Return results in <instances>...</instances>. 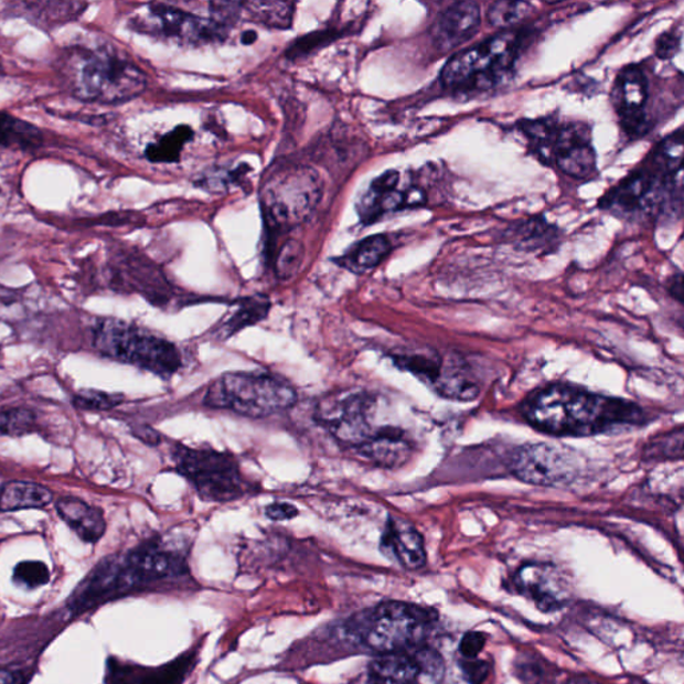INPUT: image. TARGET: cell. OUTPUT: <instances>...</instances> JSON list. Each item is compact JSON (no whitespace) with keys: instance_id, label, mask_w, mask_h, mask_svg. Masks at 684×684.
<instances>
[{"instance_id":"cell-8","label":"cell","mask_w":684,"mask_h":684,"mask_svg":"<svg viewBox=\"0 0 684 684\" xmlns=\"http://www.w3.org/2000/svg\"><path fill=\"white\" fill-rule=\"evenodd\" d=\"M432 620L426 608L384 601L353 620L352 631L364 649L378 655L395 654L420 648Z\"/></svg>"},{"instance_id":"cell-5","label":"cell","mask_w":684,"mask_h":684,"mask_svg":"<svg viewBox=\"0 0 684 684\" xmlns=\"http://www.w3.org/2000/svg\"><path fill=\"white\" fill-rule=\"evenodd\" d=\"M524 46L522 31H506L456 54L441 72V84L452 90L484 92L513 74Z\"/></svg>"},{"instance_id":"cell-7","label":"cell","mask_w":684,"mask_h":684,"mask_svg":"<svg viewBox=\"0 0 684 684\" xmlns=\"http://www.w3.org/2000/svg\"><path fill=\"white\" fill-rule=\"evenodd\" d=\"M94 345L105 357L170 378L182 368V354L173 342L128 322L105 319L94 334Z\"/></svg>"},{"instance_id":"cell-19","label":"cell","mask_w":684,"mask_h":684,"mask_svg":"<svg viewBox=\"0 0 684 684\" xmlns=\"http://www.w3.org/2000/svg\"><path fill=\"white\" fill-rule=\"evenodd\" d=\"M481 24L478 3L458 2L440 12L432 28L434 43L440 53H449L471 40Z\"/></svg>"},{"instance_id":"cell-35","label":"cell","mask_w":684,"mask_h":684,"mask_svg":"<svg viewBox=\"0 0 684 684\" xmlns=\"http://www.w3.org/2000/svg\"><path fill=\"white\" fill-rule=\"evenodd\" d=\"M306 258V248L299 239H288L282 245L280 253H278L276 259V271L278 277L290 278L293 277L301 268Z\"/></svg>"},{"instance_id":"cell-25","label":"cell","mask_w":684,"mask_h":684,"mask_svg":"<svg viewBox=\"0 0 684 684\" xmlns=\"http://www.w3.org/2000/svg\"><path fill=\"white\" fill-rule=\"evenodd\" d=\"M54 500L47 487L29 481H10L0 488V511L40 510Z\"/></svg>"},{"instance_id":"cell-1","label":"cell","mask_w":684,"mask_h":684,"mask_svg":"<svg viewBox=\"0 0 684 684\" xmlns=\"http://www.w3.org/2000/svg\"><path fill=\"white\" fill-rule=\"evenodd\" d=\"M523 416L541 432L562 437L619 432L644 421V412L637 404L568 384L535 392L524 402Z\"/></svg>"},{"instance_id":"cell-45","label":"cell","mask_w":684,"mask_h":684,"mask_svg":"<svg viewBox=\"0 0 684 684\" xmlns=\"http://www.w3.org/2000/svg\"><path fill=\"white\" fill-rule=\"evenodd\" d=\"M18 676L11 671H0V684H18Z\"/></svg>"},{"instance_id":"cell-3","label":"cell","mask_w":684,"mask_h":684,"mask_svg":"<svg viewBox=\"0 0 684 684\" xmlns=\"http://www.w3.org/2000/svg\"><path fill=\"white\" fill-rule=\"evenodd\" d=\"M186 549L177 541L153 539L125 555L99 562V576L107 599L143 588H154L188 578Z\"/></svg>"},{"instance_id":"cell-42","label":"cell","mask_w":684,"mask_h":684,"mask_svg":"<svg viewBox=\"0 0 684 684\" xmlns=\"http://www.w3.org/2000/svg\"><path fill=\"white\" fill-rule=\"evenodd\" d=\"M681 49V34L666 33L659 38L656 42V55L659 58L667 61L674 58Z\"/></svg>"},{"instance_id":"cell-28","label":"cell","mask_w":684,"mask_h":684,"mask_svg":"<svg viewBox=\"0 0 684 684\" xmlns=\"http://www.w3.org/2000/svg\"><path fill=\"white\" fill-rule=\"evenodd\" d=\"M42 142L43 136L36 126L0 111V148L33 150Z\"/></svg>"},{"instance_id":"cell-43","label":"cell","mask_w":684,"mask_h":684,"mask_svg":"<svg viewBox=\"0 0 684 684\" xmlns=\"http://www.w3.org/2000/svg\"><path fill=\"white\" fill-rule=\"evenodd\" d=\"M427 193L420 186H412L404 192V206L407 207H419L427 204Z\"/></svg>"},{"instance_id":"cell-31","label":"cell","mask_w":684,"mask_h":684,"mask_svg":"<svg viewBox=\"0 0 684 684\" xmlns=\"http://www.w3.org/2000/svg\"><path fill=\"white\" fill-rule=\"evenodd\" d=\"M683 129L677 130L658 146L652 154V168L669 179L682 174Z\"/></svg>"},{"instance_id":"cell-24","label":"cell","mask_w":684,"mask_h":684,"mask_svg":"<svg viewBox=\"0 0 684 684\" xmlns=\"http://www.w3.org/2000/svg\"><path fill=\"white\" fill-rule=\"evenodd\" d=\"M56 512L81 541L97 543L106 532L104 512L77 498H62L56 502Z\"/></svg>"},{"instance_id":"cell-36","label":"cell","mask_w":684,"mask_h":684,"mask_svg":"<svg viewBox=\"0 0 684 684\" xmlns=\"http://www.w3.org/2000/svg\"><path fill=\"white\" fill-rule=\"evenodd\" d=\"M50 569L42 562H22L14 568L15 585L29 588V590H35L42 586H46L50 581Z\"/></svg>"},{"instance_id":"cell-17","label":"cell","mask_w":684,"mask_h":684,"mask_svg":"<svg viewBox=\"0 0 684 684\" xmlns=\"http://www.w3.org/2000/svg\"><path fill=\"white\" fill-rule=\"evenodd\" d=\"M515 591L534 601L544 612L560 610L569 599V585L565 575L547 563H527L517 569L512 579Z\"/></svg>"},{"instance_id":"cell-37","label":"cell","mask_w":684,"mask_h":684,"mask_svg":"<svg viewBox=\"0 0 684 684\" xmlns=\"http://www.w3.org/2000/svg\"><path fill=\"white\" fill-rule=\"evenodd\" d=\"M122 403V395L106 394L100 391H85L74 397L75 407L85 410H110Z\"/></svg>"},{"instance_id":"cell-32","label":"cell","mask_w":684,"mask_h":684,"mask_svg":"<svg viewBox=\"0 0 684 684\" xmlns=\"http://www.w3.org/2000/svg\"><path fill=\"white\" fill-rule=\"evenodd\" d=\"M512 236L524 245V248L535 250L544 248L549 244L551 238H555V227H551L541 220H532L523 225L512 226Z\"/></svg>"},{"instance_id":"cell-13","label":"cell","mask_w":684,"mask_h":684,"mask_svg":"<svg viewBox=\"0 0 684 684\" xmlns=\"http://www.w3.org/2000/svg\"><path fill=\"white\" fill-rule=\"evenodd\" d=\"M580 471L578 452L549 442L521 447L511 461L513 477L531 485L566 487L578 479Z\"/></svg>"},{"instance_id":"cell-46","label":"cell","mask_w":684,"mask_h":684,"mask_svg":"<svg viewBox=\"0 0 684 684\" xmlns=\"http://www.w3.org/2000/svg\"><path fill=\"white\" fill-rule=\"evenodd\" d=\"M241 41H243L244 44H253L257 41V34L255 31H245L243 36H241Z\"/></svg>"},{"instance_id":"cell-15","label":"cell","mask_w":684,"mask_h":684,"mask_svg":"<svg viewBox=\"0 0 684 684\" xmlns=\"http://www.w3.org/2000/svg\"><path fill=\"white\" fill-rule=\"evenodd\" d=\"M445 661L430 648L380 655L370 664L368 684H437L445 676Z\"/></svg>"},{"instance_id":"cell-14","label":"cell","mask_w":684,"mask_h":684,"mask_svg":"<svg viewBox=\"0 0 684 684\" xmlns=\"http://www.w3.org/2000/svg\"><path fill=\"white\" fill-rule=\"evenodd\" d=\"M398 368L414 373L441 396L453 400H472L479 386L460 359H446L434 353L400 354L394 357Z\"/></svg>"},{"instance_id":"cell-23","label":"cell","mask_w":684,"mask_h":684,"mask_svg":"<svg viewBox=\"0 0 684 684\" xmlns=\"http://www.w3.org/2000/svg\"><path fill=\"white\" fill-rule=\"evenodd\" d=\"M400 174L396 170L386 171L372 182V185L360 201L359 212L365 224L375 223L382 215L405 209L404 192H398Z\"/></svg>"},{"instance_id":"cell-12","label":"cell","mask_w":684,"mask_h":684,"mask_svg":"<svg viewBox=\"0 0 684 684\" xmlns=\"http://www.w3.org/2000/svg\"><path fill=\"white\" fill-rule=\"evenodd\" d=\"M675 194H682V179H669L651 167L632 171L600 200L599 206L619 217H632L663 212Z\"/></svg>"},{"instance_id":"cell-20","label":"cell","mask_w":684,"mask_h":684,"mask_svg":"<svg viewBox=\"0 0 684 684\" xmlns=\"http://www.w3.org/2000/svg\"><path fill=\"white\" fill-rule=\"evenodd\" d=\"M380 549L386 557L412 571L423 568L427 563L426 544L420 532L400 519H388Z\"/></svg>"},{"instance_id":"cell-26","label":"cell","mask_w":684,"mask_h":684,"mask_svg":"<svg viewBox=\"0 0 684 684\" xmlns=\"http://www.w3.org/2000/svg\"><path fill=\"white\" fill-rule=\"evenodd\" d=\"M392 244L388 237L383 234L360 241L354 248L344 257L339 259V264L354 274H364L375 269L389 255Z\"/></svg>"},{"instance_id":"cell-16","label":"cell","mask_w":684,"mask_h":684,"mask_svg":"<svg viewBox=\"0 0 684 684\" xmlns=\"http://www.w3.org/2000/svg\"><path fill=\"white\" fill-rule=\"evenodd\" d=\"M135 28L146 34L177 38V40L197 43L223 40L225 29L213 19H204L174 6L154 3L135 19Z\"/></svg>"},{"instance_id":"cell-33","label":"cell","mask_w":684,"mask_h":684,"mask_svg":"<svg viewBox=\"0 0 684 684\" xmlns=\"http://www.w3.org/2000/svg\"><path fill=\"white\" fill-rule=\"evenodd\" d=\"M532 12V6L524 2H496L488 11V21L496 29H509L524 21Z\"/></svg>"},{"instance_id":"cell-22","label":"cell","mask_w":684,"mask_h":684,"mask_svg":"<svg viewBox=\"0 0 684 684\" xmlns=\"http://www.w3.org/2000/svg\"><path fill=\"white\" fill-rule=\"evenodd\" d=\"M361 460L380 468H397L405 464L414 453V445L407 434L397 427H382L356 451Z\"/></svg>"},{"instance_id":"cell-34","label":"cell","mask_w":684,"mask_h":684,"mask_svg":"<svg viewBox=\"0 0 684 684\" xmlns=\"http://www.w3.org/2000/svg\"><path fill=\"white\" fill-rule=\"evenodd\" d=\"M35 414L24 408L0 412V436H22L31 432L35 426Z\"/></svg>"},{"instance_id":"cell-4","label":"cell","mask_w":684,"mask_h":684,"mask_svg":"<svg viewBox=\"0 0 684 684\" xmlns=\"http://www.w3.org/2000/svg\"><path fill=\"white\" fill-rule=\"evenodd\" d=\"M297 398L293 386L271 373L227 372L209 385L204 404L249 419H265L293 407Z\"/></svg>"},{"instance_id":"cell-29","label":"cell","mask_w":684,"mask_h":684,"mask_svg":"<svg viewBox=\"0 0 684 684\" xmlns=\"http://www.w3.org/2000/svg\"><path fill=\"white\" fill-rule=\"evenodd\" d=\"M241 9L253 23L269 29H289L293 22L295 4L287 2L241 3Z\"/></svg>"},{"instance_id":"cell-21","label":"cell","mask_w":684,"mask_h":684,"mask_svg":"<svg viewBox=\"0 0 684 684\" xmlns=\"http://www.w3.org/2000/svg\"><path fill=\"white\" fill-rule=\"evenodd\" d=\"M195 664V652L175 659L162 667L145 669L131 664L109 663L107 684H181Z\"/></svg>"},{"instance_id":"cell-6","label":"cell","mask_w":684,"mask_h":684,"mask_svg":"<svg viewBox=\"0 0 684 684\" xmlns=\"http://www.w3.org/2000/svg\"><path fill=\"white\" fill-rule=\"evenodd\" d=\"M174 470L189 481L207 503H231L255 495L259 488L244 478L236 456L213 448L171 446Z\"/></svg>"},{"instance_id":"cell-2","label":"cell","mask_w":684,"mask_h":684,"mask_svg":"<svg viewBox=\"0 0 684 684\" xmlns=\"http://www.w3.org/2000/svg\"><path fill=\"white\" fill-rule=\"evenodd\" d=\"M63 77L75 98L90 104L129 103L148 87L142 70L105 44L74 49L63 63Z\"/></svg>"},{"instance_id":"cell-9","label":"cell","mask_w":684,"mask_h":684,"mask_svg":"<svg viewBox=\"0 0 684 684\" xmlns=\"http://www.w3.org/2000/svg\"><path fill=\"white\" fill-rule=\"evenodd\" d=\"M521 131L535 153L563 173L587 180L597 173L591 130L583 124L560 125L555 118L522 120Z\"/></svg>"},{"instance_id":"cell-41","label":"cell","mask_w":684,"mask_h":684,"mask_svg":"<svg viewBox=\"0 0 684 684\" xmlns=\"http://www.w3.org/2000/svg\"><path fill=\"white\" fill-rule=\"evenodd\" d=\"M299 509L296 505L285 502H277L266 505L265 516L274 522L293 521L299 516Z\"/></svg>"},{"instance_id":"cell-44","label":"cell","mask_w":684,"mask_h":684,"mask_svg":"<svg viewBox=\"0 0 684 684\" xmlns=\"http://www.w3.org/2000/svg\"><path fill=\"white\" fill-rule=\"evenodd\" d=\"M670 291H671V295H673L677 301H682V297H683L682 275L674 278V282L671 284Z\"/></svg>"},{"instance_id":"cell-47","label":"cell","mask_w":684,"mask_h":684,"mask_svg":"<svg viewBox=\"0 0 684 684\" xmlns=\"http://www.w3.org/2000/svg\"><path fill=\"white\" fill-rule=\"evenodd\" d=\"M2 70H3L2 62H0V73H2Z\"/></svg>"},{"instance_id":"cell-38","label":"cell","mask_w":684,"mask_h":684,"mask_svg":"<svg viewBox=\"0 0 684 684\" xmlns=\"http://www.w3.org/2000/svg\"><path fill=\"white\" fill-rule=\"evenodd\" d=\"M338 30L317 31V33L309 34L300 38L299 41L293 42L289 47L287 54L290 58H299V56L307 55L314 52V50L324 46L329 42H332L334 38L339 36Z\"/></svg>"},{"instance_id":"cell-30","label":"cell","mask_w":684,"mask_h":684,"mask_svg":"<svg viewBox=\"0 0 684 684\" xmlns=\"http://www.w3.org/2000/svg\"><path fill=\"white\" fill-rule=\"evenodd\" d=\"M193 130L189 126L181 125L164 135L157 142L146 149V158L154 163L179 162L185 145L192 141Z\"/></svg>"},{"instance_id":"cell-40","label":"cell","mask_w":684,"mask_h":684,"mask_svg":"<svg viewBox=\"0 0 684 684\" xmlns=\"http://www.w3.org/2000/svg\"><path fill=\"white\" fill-rule=\"evenodd\" d=\"M487 643V635L483 632L470 631L462 637L460 642V652L462 658L473 659L478 658L481 651L484 650Z\"/></svg>"},{"instance_id":"cell-11","label":"cell","mask_w":684,"mask_h":684,"mask_svg":"<svg viewBox=\"0 0 684 684\" xmlns=\"http://www.w3.org/2000/svg\"><path fill=\"white\" fill-rule=\"evenodd\" d=\"M376 398L366 392L328 397L316 409V420L342 448L354 452L375 434Z\"/></svg>"},{"instance_id":"cell-27","label":"cell","mask_w":684,"mask_h":684,"mask_svg":"<svg viewBox=\"0 0 684 684\" xmlns=\"http://www.w3.org/2000/svg\"><path fill=\"white\" fill-rule=\"evenodd\" d=\"M270 308L271 303L266 297H249V299L239 302L236 312L224 324H221L215 335L221 341L231 339L234 334L244 331L245 328L256 325L265 320L270 312Z\"/></svg>"},{"instance_id":"cell-10","label":"cell","mask_w":684,"mask_h":684,"mask_svg":"<svg viewBox=\"0 0 684 684\" xmlns=\"http://www.w3.org/2000/svg\"><path fill=\"white\" fill-rule=\"evenodd\" d=\"M319 174L303 167L285 169L271 177L263 192L265 214L271 224L293 227L303 223L314 212L321 200Z\"/></svg>"},{"instance_id":"cell-39","label":"cell","mask_w":684,"mask_h":684,"mask_svg":"<svg viewBox=\"0 0 684 684\" xmlns=\"http://www.w3.org/2000/svg\"><path fill=\"white\" fill-rule=\"evenodd\" d=\"M462 676L470 684H483L491 673V664L478 658L466 659L459 663Z\"/></svg>"},{"instance_id":"cell-18","label":"cell","mask_w":684,"mask_h":684,"mask_svg":"<svg viewBox=\"0 0 684 684\" xmlns=\"http://www.w3.org/2000/svg\"><path fill=\"white\" fill-rule=\"evenodd\" d=\"M616 105L620 125L630 138H641L650 130L645 105L649 100V81L641 67L630 66L618 75Z\"/></svg>"}]
</instances>
